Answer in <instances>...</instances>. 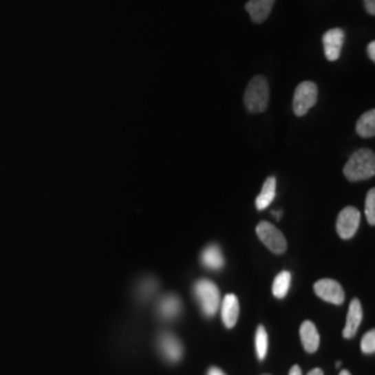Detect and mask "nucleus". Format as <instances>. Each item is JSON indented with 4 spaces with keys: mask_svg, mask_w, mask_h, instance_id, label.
<instances>
[{
    "mask_svg": "<svg viewBox=\"0 0 375 375\" xmlns=\"http://www.w3.org/2000/svg\"><path fill=\"white\" fill-rule=\"evenodd\" d=\"M375 174V155L369 149H360L350 156L343 167V175L352 181H364L372 178Z\"/></svg>",
    "mask_w": 375,
    "mask_h": 375,
    "instance_id": "obj_1",
    "label": "nucleus"
},
{
    "mask_svg": "<svg viewBox=\"0 0 375 375\" xmlns=\"http://www.w3.org/2000/svg\"><path fill=\"white\" fill-rule=\"evenodd\" d=\"M244 100L246 109L250 113H263L267 109L270 100V89L268 83L263 75H257L249 83Z\"/></svg>",
    "mask_w": 375,
    "mask_h": 375,
    "instance_id": "obj_2",
    "label": "nucleus"
},
{
    "mask_svg": "<svg viewBox=\"0 0 375 375\" xmlns=\"http://www.w3.org/2000/svg\"><path fill=\"white\" fill-rule=\"evenodd\" d=\"M193 293L202 312L207 317L214 316L219 306V290L217 285L208 279H200L195 283Z\"/></svg>",
    "mask_w": 375,
    "mask_h": 375,
    "instance_id": "obj_3",
    "label": "nucleus"
},
{
    "mask_svg": "<svg viewBox=\"0 0 375 375\" xmlns=\"http://www.w3.org/2000/svg\"><path fill=\"white\" fill-rule=\"evenodd\" d=\"M317 85L312 81L300 83L293 96V111L297 117H303L317 103Z\"/></svg>",
    "mask_w": 375,
    "mask_h": 375,
    "instance_id": "obj_4",
    "label": "nucleus"
},
{
    "mask_svg": "<svg viewBox=\"0 0 375 375\" xmlns=\"http://www.w3.org/2000/svg\"><path fill=\"white\" fill-rule=\"evenodd\" d=\"M256 234H257L259 239L272 253H275V255L285 253V250H286V239H285L283 234L278 228H275L272 224H270L267 221L259 222V225L256 227Z\"/></svg>",
    "mask_w": 375,
    "mask_h": 375,
    "instance_id": "obj_5",
    "label": "nucleus"
},
{
    "mask_svg": "<svg viewBox=\"0 0 375 375\" xmlns=\"http://www.w3.org/2000/svg\"><path fill=\"white\" fill-rule=\"evenodd\" d=\"M360 225V211L353 207H345L336 219V231L342 239H350L358 230Z\"/></svg>",
    "mask_w": 375,
    "mask_h": 375,
    "instance_id": "obj_6",
    "label": "nucleus"
},
{
    "mask_svg": "<svg viewBox=\"0 0 375 375\" xmlns=\"http://www.w3.org/2000/svg\"><path fill=\"white\" fill-rule=\"evenodd\" d=\"M314 292L325 302L342 305L345 302V292L339 282L334 279H320L314 283Z\"/></svg>",
    "mask_w": 375,
    "mask_h": 375,
    "instance_id": "obj_7",
    "label": "nucleus"
},
{
    "mask_svg": "<svg viewBox=\"0 0 375 375\" xmlns=\"http://www.w3.org/2000/svg\"><path fill=\"white\" fill-rule=\"evenodd\" d=\"M346 34L341 28H332L327 31L323 36L324 43V54L330 61H336L341 56L342 46L345 43Z\"/></svg>",
    "mask_w": 375,
    "mask_h": 375,
    "instance_id": "obj_8",
    "label": "nucleus"
},
{
    "mask_svg": "<svg viewBox=\"0 0 375 375\" xmlns=\"http://www.w3.org/2000/svg\"><path fill=\"white\" fill-rule=\"evenodd\" d=\"M159 349L166 360L171 363H177L182 357V343L181 341L169 332H164L159 336Z\"/></svg>",
    "mask_w": 375,
    "mask_h": 375,
    "instance_id": "obj_9",
    "label": "nucleus"
},
{
    "mask_svg": "<svg viewBox=\"0 0 375 375\" xmlns=\"http://www.w3.org/2000/svg\"><path fill=\"white\" fill-rule=\"evenodd\" d=\"M221 316H222V323L225 327L227 328L235 327L239 317V302L235 294L230 293L224 297Z\"/></svg>",
    "mask_w": 375,
    "mask_h": 375,
    "instance_id": "obj_10",
    "label": "nucleus"
},
{
    "mask_svg": "<svg viewBox=\"0 0 375 375\" xmlns=\"http://www.w3.org/2000/svg\"><path fill=\"white\" fill-rule=\"evenodd\" d=\"M361 319H363V309H361V303L358 299H353L352 303L349 306V313L346 317V325L343 330V336L350 339L357 334V330L361 324Z\"/></svg>",
    "mask_w": 375,
    "mask_h": 375,
    "instance_id": "obj_11",
    "label": "nucleus"
},
{
    "mask_svg": "<svg viewBox=\"0 0 375 375\" xmlns=\"http://www.w3.org/2000/svg\"><path fill=\"white\" fill-rule=\"evenodd\" d=\"M275 0H249L245 9L250 14L253 23H263L270 16Z\"/></svg>",
    "mask_w": 375,
    "mask_h": 375,
    "instance_id": "obj_12",
    "label": "nucleus"
},
{
    "mask_svg": "<svg viewBox=\"0 0 375 375\" xmlns=\"http://www.w3.org/2000/svg\"><path fill=\"white\" fill-rule=\"evenodd\" d=\"M158 313L163 320H175L181 313V300L178 296H164L158 305Z\"/></svg>",
    "mask_w": 375,
    "mask_h": 375,
    "instance_id": "obj_13",
    "label": "nucleus"
},
{
    "mask_svg": "<svg viewBox=\"0 0 375 375\" xmlns=\"http://www.w3.org/2000/svg\"><path fill=\"white\" fill-rule=\"evenodd\" d=\"M300 338H302L303 347L308 353H314L319 349L320 335L312 321H305L302 327H300Z\"/></svg>",
    "mask_w": 375,
    "mask_h": 375,
    "instance_id": "obj_14",
    "label": "nucleus"
},
{
    "mask_svg": "<svg viewBox=\"0 0 375 375\" xmlns=\"http://www.w3.org/2000/svg\"><path fill=\"white\" fill-rule=\"evenodd\" d=\"M200 259H202V264L208 270H221L225 264L222 252L217 245H208L202 252Z\"/></svg>",
    "mask_w": 375,
    "mask_h": 375,
    "instance_id": "obj_15",
    "label": "nucleus"
},
{
    "mask_svg": "<svg viewBox=\"0 0 375 375\" xmlns=\"http://www.w3.org/2000/svg\"><path fill=\"white\" fill-rule=\"evenodd\" d=\"M275 193H277V180H275V177H268L261 188V192L256 197L257 210L267 208L272 203Z\"/></svg>",
    "mask_w": 375,
    "mask_h": 375,
    "instance_id": "obj_16",
    "label": "nucleus"
},
{
    "mask_svg": "<svg viewBox=\"0 0 375 375\" xmlns=\"http://www.w3.org/2000/svg\"><path fill=\"white\" fill-rule=\"evenodd\" d=\"M356 132L363 138H372L375 135V110H369L358 118Z\"/></svg>",
    "mask_w": 375,
    "mask_h": 375,
    "instance_id": "obj_17",
    "label": "nucleus"
},
{
    "mask_svg": "<svg viewBox=\"0 0 375 375\" xmlns=\"http://www.w3.org/2000/svg\"><path fill=\"white\" fill-rule=\"evenodd\" d=\"M290 279H292V275L289 271H282L277 275L272 285V293L275 297L283 299L286 296L290 286Z\"/></svg>",
    "mask_w": 375,
    "mask_h": 375,
    "instance_id": "obj_18",
    "label": "nucleus"
},
{
    "mask_svg": "<svg viewBox=\"0 0 375 375\" xmlns=\"http://www.w3.org/2000/svg\"><path fill=\"white\" fill-rule=\"evenodd\" d=\"M267 349H268L267 331L263 325H259L257 332H256V352H257V357L260 360H264V357L267 354Z\"/></svg>",
    "mask_w": 375,
    "mask_h": 375,
    "instance_id": "obj_19",
    "label": "nucleus"
},
{
    "mask_svg": "<svg viewBox=\"0 0 375 375\" xmlns=\"http://www.w3.org/2000/svg\"><path fill=\"white\" fill-rule=\"evenodd\" d=\"M365 217L369 225H375V189L371 188L365 197Z\"/></svg>",
    "mask_w": 375,
    "mask_h": 375,
    "instance_id": "obj_20",
    "label": "nucleus"
},
{
    "mask_svg": "<svg viewBox=\"0 0 375 375\" xmlns=\"http://www.w3.org/2000/svg\"><path fill=\"white\" fill-rule=\"evenodd\" d=\"M361 350L365 354H371L375 350V332L369 331L367 332L361 339Z\"/></svg>",
    "mask_w": 375,
    "mask_h": 375,
    "instance_id": "obj_21",
    "label": "nucleus"
},
{
    "mask_svg": "<svg viewBox=\"0 0 375 375\" xmlns=\"http://www.w3.org/2000/svg\"><path fill=\"white\" fill-rule=\"evenodd\" d=\"M155 289H156V283L153 281L147 279L140 288V294L142 296H150V293H152Z\"/></svg>",
    "mask_w": 375,
    "mask_h": 375,
    "instance_id": "obj_22",
    "label": "nucleus"
},
{
    "mask_svg": "<svg viewBox=\"0 0 375 375\" xmlns=\"http://www.w3.org/2000/svg\"><path fill=\"white\" fill-rule=\"evenodd\" d=\"M364 6L368 14L371 16L375 14V0H364Z\"/></svg>",
    "mask_w": 375,
    "mask_h": 375,
    "instance_id": "obj_23",
    "label": "nucleus"
},
{
    "mask_svg": "<svg viewBox=\"0 0 375 375\" xmlns=\"http://www.w3.org/2000/svg\"><path fill=\"white\" fill-rule=\"evenodd\" d=\"M367 53H368L369 58H371L372 61H375V42H374V41L369 42V45H368V47H367Z\"/></svg>",
    "mask_w": 375,
    "mask_h": 375,
    "instance_id": "obj_24",
    "label": "nucleus"
},
{
    "mask_svg": "<svg viewBox=\"0 0 375 375\" xmlns=\"http://www.w3.org/2000/svg\"><path fill=\"white\" fill-rule=\"evenodd\" d=\"M289 375H303V374H302V369H300L299 365H293L290 368V371H289Z\"/></svg>",
    "mask_w": 375,
    "mask_h": 375,
    "instance_id": "obj_25",
    "label": "nucleus"
},
{
    "mask_svg": "<svg viewBox=\"0 0 375 375\" xmlns=\"http://www.w3.org/2000/svg\"><path fill=\"white\" fill-rule=\"evenodd\" d=\"M207 375H225L219 368H215V367H211L208 369V374Z\"/></svg>",
    "mask_w": 375,
    "mask_h": 375,
    "instance_id": "obj_26",
    "label": "nucleus"
},
{
    "mask_svg": "<svg viewBox=\"0 0 375 375\" xmlns=\"http://www.w3.org/2000/svg\"><path fill=\"white\" fill-rule=\"evenodd\" d=\"M308 375H324V372H323L321 368H314V369H312Z\"/></svg>",
    "mask_w": 375,
    "mask_h": 375,
    "instance_id": "obj_27",
    "label": "nucleus"
},
{
    "mask_svg": "<svg viewBox=\"0 0 375 375\" xmlns=\"http://www.w3.org/2000/svg\"><path fill=\"white\" fill-rule=\"evenodd\" d=\"M339 375H350V372H349V371H347V369H342V371H341V374H339Z\"/></svg>",
    "mask_w": 375,
    "mask_h": 375,
    "instance_id": "obj_28",
    "label": "nucleus"
}]
</instances>
